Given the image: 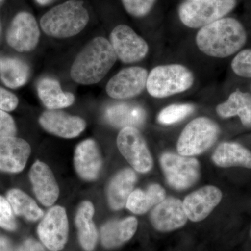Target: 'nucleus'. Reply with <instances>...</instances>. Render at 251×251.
Masks as SVG:
<instances>
[{"label": "nucleus", "instance_id": "nucleus-1", "mask_svg": "<svg viewBox=\"0 0 251 251\" xmlns=\"http://www.w3.org/2000/svg\"><path fill=\"white\" fill-rule=\"evenodd\" d=\"M247 40L244 26L232 18H223L201 28L196 37L200 50L216 58H226L236 53Z\"/></svg>", "mask_w": 251, "mask_h": 251}, {"label": "nucleus", "instance_id": "nucleus-2", "mask_svg": "<svg viewBox=\"0 0 251 251\" xmlns=\"http://www.w3.org/2000/svg\"><path fill=\"white\" fill-rule=\"evenodd\" d=\"M117 55L110 41L94 38L77 54L71 68V77L80 85L98 83L112 69Z\"/></svg>", "mask_w": 251, "mask_h": 251}, {"label": "nucleus", "instance_id": "nucleus-3", "mask_svg": "<svg viewBox=\"0 0 251 251\" xmlns=\"http://www.w3.org/2000/svg\"><path fill=\"white\" fill-rule=\"evenodd\" d=\"M90 20L83 2L69 0L52 8L41 18L40 25L45 34L52 37H72L83 30Z\"/></svg>", "mask_w": 251, "mask_h": 251}, {"label": "nucleus", "instance_id": "nucleus-4", "mask_svg": "<svg viewBox=\"0 0 251 251\" xmlns=\"http://www.w3.org/2000/svg\"><path fill=\"white\" fill-rule=\"evenodd\" d=\"M192 72L179 64L153 68L149 74L146 89L154 98L162 99L189 90L194 83Z\"/></svg>", "mask_w": 251, "mask_h": 251}, {"label": "nucleus", "instance_id": "nucleus-5", "mask_svg": "<svg viewBox=\"0 0 251 251\" xmlns=\"http://www.w3.org/2000/svg\"><path fill=\"white\" fill-rule=\"evenodd\" d=\"M220 128L217 124L207 117L194 119L181 132L176 150L179 155L193 156L201 154L216 143Z\"/></svg>", "mask_w": 251, "mask_h": 251}, {"label": "nucleus", "instance_id": "nucleus-6", "mask_svg": "<svg viewBox=\"0 0 251 251\" xmlns=\"http://www.w3.org/2000/svg\"><path fill=\"white\" fill-rule=\"evenodd\" d=\"M237 0H196L185 1L178 14L186 27L198 29L216 22L234 9Z\"/></svg>", "mask_w": 251, "mask_h": 251}, {"label": "nucleus", "instance_id": "nucleus-7", "mask_svg": "<svg viewBox=\"0 0 251 251\" xmlns=\"http://www.w3.org/2000/svg\"><path fill=\"white\" fill-rule=\"evenodd\" d=\"M160 165L168 184L176 190H185L196 184L201 176L196 158L166 152L160 156Z\"/></svg>", "mask_w": 251, "mask_h": 251}, {"label": "nucleus", "instance_id": "nucleus-8", "mask_svg": "<svg viewBox=\"0 0 251 251\" xmlns=\"http://www.w3.org/2000/svg\"><path fill=\"white\" fill-rule=\"evenodd\" d=\"M117 144L120 153L135 171L148 173L152 169V156L145 138L138 128H122L117 136Z\"/></svg>", "mask_w": 251, "mask_h": 251}, {"label": "nucleus", "instance_id": "nucleus-9", "mask_svg": "<svg viewBox=\"0 0 251 251\" xmlns=\"http://www.w3.org/2000/svg\"><path fill=\"white\" fill-rule=\"evenodd\" d=\"M110 42L117 58L125 64L138 62L148 54V43L126 25H120L110 33Z\"/></svg>", "mask_w": 251, "mask_h": 251}, {"label": "nucleus", "instance_id": "nucleus-10", "mask_svg": "<svg viewBox=\"0 0 251 251\" xmlns=\"http://www.w3.org/2000/svg\"><path fill=\"white\" fill-rule=\"evenodd\" d=\"M149 73L145 68L122 69L108 81L107 94L112 99L125 100L137 97L146 88Z\"/></svg>", "mask_w": 251, "mask_h": 251}, {"label": "nucleus", "instance_id": "nucleus-11", "mask_svg": "<svg viewBox=\"0 0 251 251\" xmlns=\"http://www.w3.org/2000/svg\"><path fill=\"white\" fill-rule=\"evenodd\" d=\"M40 31L35 18L29 13H18L11 21L6 41L12 49L20 52L33 50L39 41Z\"/></svg>", "mask_w": 251, "mask_h": 251}, {"label": "nucleus", "instance_id": "nucleus-12", "mask_svg": "<svg viewBox=\"0 0 251 251\" xmlns=\"http://www.w3.org/2000/svg\"><path fill=\"white\" fill-rule=\"evenodd\" d=\"M69 223L67 213L62 206L51 208L38 227L39 238L49 250H62L67 243Z\"/></svg>", "mask_w": 251, "mask_h": 251}, {"label": "nucleus", "instance_id": "nucleus-13", "mask_svg": "<svg viewBox=\"0 0 251 251\" xmlns=\"http://www.w3.org/2000/svg\"><path fill=\"white\" fill-rule=\"evenodd\" d=\"M188 219L183 202L175 198H166L155 206L150 214V221L153 227L161 232L181 228L187 223Z\"/></svg>", "mask_w": 251, "mask_h": 251}, {"label": "nucleus", "instance_id": "nucleus-14", "mask_svg": "<svg viewBox=\"0 0 251 251\" xmlns=\"http://www.w3.org/2000/svg\"><path fill=\"white\" fill-rule=\"evenodd\" d=\"M223 193L216 186H206L185 198L183 205L188 219L200 222L208 217L221 202Z\"/></svg>", "mask_w": 251, "mask_h": 251}, {"label": "nucleus", "instance_id": "nucleus-15", "mask_svg": "<svg viewBox=\"0 0 251 251\" xmlns=\"http://www.w3.org/2000/svg\"><path fill=\"white\" fill-rule=\"evenodd\" d=\"M30 153V146L22 138L0 136V171L20 173L25 167Z\"/></svg>", "mask_w": 251, "mask_h": 251}, {"label": "nucleus", "instance_id": "nucleus-16", "mask_svg": "<svg viewBox=\"0 0 251 251\" xmlns=\"http://www.w3.org/2000/svg\"><path fill=\"white\" fill-rule=\"evenodd\" d=\"M39 124L46 131L64 138H74L85 129L86 122L80 117L65 112L49 110L39 117Z\"/></svg>", "mask_w": 251, "mask_h": 251}, {"label": "nucleus", "instance_id": "nucleus-17", "mask_svg": "<svg viewBox=\"0 0 251 251\" xmlns=\"http://www.w3.org/2000/svg\"><path fill=\"white\" fill-rule=\"evenodd\" d=\"M29 178L39 202L44 206H52L59 197V189L49 167L43 162L36 161L29 172Z\"/></svg>", "mask_w": 251, "mask_h": 251}, {"label": "nucleus", "instance_id": "nucleus-18", "mask_svg": "<svg viewBox=\"0 0 251 251\" xmlns=\"http://www.w3.org/2000/svg\"><path fill=\"white\" fill-rule=\"evenodd\" d=\"M74 166L82 179H97L102 168V158L95 141L87 139L78 144L74 154Z\"/></svg>", "mask_w": 251, "mask_h": 251}, {"label": "nucleus", "instance_id": "nucleus-19", "mask_svg": "<svg viewBox=\"0 0 251 251\" xmlns=\"http://www.w3.org/2000/svg\"><path fill=\"white\" fill-rule=\"evenodd\" d=\"M105 118L113 126L136 128L143 125L146 119V112L143 108L136 104L117 103L107 107Z\"/></svg>", "mask_w": 251, "mask_h": 251}, {"label": "nucleus", "instance_id": "nucleus-20", "mask_svg": "<svg viewBox=\"0 0 251 251\" xmlns=\"http://www.w3.org/2000/svg\"><path fill=\"white\" fill-rule=\"evenodd\" d=\"M138 224V220L132 216L107 223L100 231L102 244L107 249L120 247L133 237Z\"/></svg>", "mask_w": 251, "mask_h": 251}, {"label": "nucleus", "instance_id": "nucleus-21", "mask_svg": "<svg viewBox=\"0 0 251 251\" xmlns=\"http://www.w3.org/2000/svg\"><path fill=\"white\" fill-rule=\"evenodd\" d=\"M136 181L135 172L128 168L122 170L113 176L107 191L108 203L112 209L119 210L125 207Z\"/></svg>", "mask_w": 251, "mask_h": 251}, {"label": "nucleus", "instance_id": "nucleus-22", "mask_svg": "<svg viewBox=\"0 0 251 251\" xmlns=\"http://www.w3.org/2000/svg\"><path fill=\"white\" fill-rule=\"evenodd\" d=\"M36 90L41 102L49 110L67 108L75 101L74 94L64 92L58 81L51 77L41 79Z\"/></svg>", "mask_w": 251, "mask_h": 251}, {"label": "nucleus", "instance_id": "nucleus-23", "mask_svg": "<svg viewBox=\"0 0 251 251\" xmlns=\"http://www.w3.org/2000/svg\"><path fill=\"white\" fill-rule=\"evenodd\" d=\"M213 162L221 168L244 167L251 169V152L240 144L226 142L220 144L212 155Z\"/></svg>", "mask_w": 251, "mask_h": 251}, {"label": "nucleus", "instance_id": "nucleus-24", "mask_svg": "<svg viewBox=\"0 0 251 251\" xmlns=\"http://www.w3.org/2000/svg\"><path fill=\"white\" fill-rule=\"evenodd\" d=\"M216 112L222 118L238 116L242 125L251 127V95L237 90L229 95L227 100L216 107Z\"/></svg>", "mask_w": 251, "mask_h": 251}, {"label": "nucleus", "instance_id": "nucleus-25", "mask_svg": "<svg viewBox=\"0 0 251 251\" xmlns=\"http://www.w3.org/2000/svg\"><path fill=\"white\" fill-rule=\"evenodd\" d=\"M166 198V191L161 185L152 184L146 191L134 190L127 201V209L135 214H144L150 209L159 204Z\"/></svg>", "mask_w": 251, "mask_h": 251}, {"label": "nucleus", "instance_id": "nucleus-26", "mask_svg": "<svg viewBox=\"0 0 251 251\" xmlns=\"http://www.w3.org/2000/svg\"><path fill=\"white\" fill-rule=\"evenodd\" d=\"M94 214L93 204L86 201L79 206L75 216L79 241L82 248L87 251L93 250L97 242V231L92 221Z\"/></svg>", "mask_w": 251, "mask_h": 251}, {"label": "nucleus", "instance_id": "nucleus-27", "mask_svg": "<svg viewBox=\"0 0 251 251\" xmlns=\"http://www.w3.org/2000/svg\"><path fill=\"white\" fill-rule=\"evenodd\" d=\"M30 70L27 63L16 57H0V79L6 87L16 89L25 85Z\"/></svg>", "mask_w": 251, "mask_h": 251}, {"label": "nucleus", "instance_id": "nucleus-28", "mask_svg": "<svg viewBox=\"0 0 251 251\" xmlns=\"http://www.w3.org/2000/svg\"><path fill=\"white\" fill-rule=\"evenodd\" d=\"M6 198L14 214L17 216H23L31 221H37L44 216V212L35 201L21 190H10L6 194Z\"/></svg>", "mask_w": 251, "mask_h": 251}, {"label": "nucleus", "instance_id": "nucleus-29", "mask_svg": "<svg viewBox=\"0 0 251 251\" xmlns=\"http://www.w3.org/2000/svg\"><path fill=\"white\" fill-rule=\"evenodd\" d=\"M194 110V106L191 104H173L163 108L159 112L158 121L162 125H173L184 120L192 114Z\"/></svg>", "mask_w": 251, "mask_h": 251}, {"label": "nucleus", "instance_id": "nucleus-30", "mask_svg": "<svg viewBox=\"0 0 251 251\" xmlns=\"http://www.w3.org/2000/svg\"><path fill=\"white\" fill-rule=\"evenodd\" d=\"M231 67L239 76L251 77V49L240 51L234 57Z\"/></svg>", "mask_w": 251, "mask_h": 251}, {"label": "nucleus", "instance_id": "nucleus-31", "mask_svg": "<svg viewBox=\"0 0 251 251\" xmlns=\"http://www.w3.org/2000/svg\"><path fill=\"white\" fill-rule=\"evenodd\" d=\"M157 0H122L126 11L131 16L142 18L151 11Z\"/></svg>", "mask_w": 251, "mask_h": 251}, {"label": "nucleus", "instance_id": "nucleus-32", "mask_svg": "<svg viewBox=\"0 0 251 251\" xmlns=\"http://www.w3.org/2000/svg\"><path fill=\"white\" fill-rule=\"evenodd\" d=\"M0 227L14 231L17 227L14 213L7 200L0 196Z\"/></svg>", "mask_w": 251, "mask_h": 251}, {"label": "nucleus", "instance_id": "nucleus-33", "mask_svg": "<svg viewBox=\"0 0 251 251\" xmlns=\"http://www.w3.org/2000/svg\"><path fill=\"white\" fill-rule=\"evenodd\" d=\"M17 128L13 117L0 110V136H15Z\"/></svg>", "mask_w": 251, "mask_h": 251}, {"label": "nucleus", "instance_id": "nucleus-34", "mask_svg": "<svg viewBox=\"0 0 251 251\" xmlns=\"http://www.w3.org/2000/svg\"><path fill=\"white\" fill-rule=\"evenodd\" d=\"M18 97L9 91L0 87V110L5 112L13 111L17 108Z\"/></svg>", "mask_w": 251, "mask_h": 251}, {"label": "nucleus", "instance_id": "nucleus-35", "mask_svg": "<svg viewBox=\"0 0 251 251\" xmlns=\"http://www.w3.org/2000/svg\"><path fill=\"white\" fill-rule=\"evenodd\" d=\"M16 251H45L40 243L34 239H27Z\"/></svg>", "mask_w": 251, "mask_h": 251}, {"label": "nucleus", "instance_id": "nucleus-36", "mask_svg": "<svg viewBox=\"0 0 251 251\" xmlns=\"http://www.w3.org/2000/svg\"><path fill=\"white\" fill-rule=\"evenodd\" d=\"M0 251H14L12 244L7 238L0 237Z\"/></svg>", "mask_w": 251, "mask_h": 251}, {"label": "nucleus", "instance_id": "nucleus-37", "mask_svg": "<svg viewBox=\"0 0 251 251\" xmlns=\"http://www.w3.org/2000/svg\"><path fill=\"white\" fill-rule=\"evenodd\" d=\"M36 1L38 4L41 5H46L49 4L50 2H51L52 0H36Z\"/></svg>", "mask_w": 251, "mask_h": 251}, {"label": "nucleus", "instance_id": "nucleus-38", "mask_svg": "<svg viewBox=\"0 0 251 251\" xmlns=\"http://www.w3.org/2000/svg\"><path fill=\"white\" fill-rule=\"evenodd\" d=\"M185 1H196V0H185Z\"/></svg>", "mask_w": 251, "mask_h": 251}, {"label": "nucleus", "instance_id": "nucleus-39", "mask_svg": "<svg viewBox=\"0 0 251 251\" xmlns=\"http://www.w3.org/2000/svg\"><path fill=\"white\" fill-rule=\"evenodd\" d=\"M2 1V0H0V1Z\"/></svg>", "mask_w": 251, "mask_h": 251}]
</instances>
